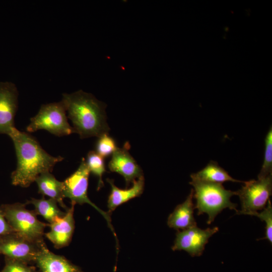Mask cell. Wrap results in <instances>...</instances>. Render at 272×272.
I'll return each instance as SVG.
<instances>
[{"instance_id": "cell-6", "label": "cell", "mask_w": 272, "mask_h": 272, "mask_svg": "<svg viewBox=\"0 0 272 272\" xmlns=\"http://www.w3.org/2000/svg\"><path fill=\"white\" fill-rule=\"evenodd\" d=\"M241 189L236 191L241 201V210L237 214L251 215L263 210L272 193V174L258 179L244 181Z\"/></svg>"}, {"instance_id": "cell-14", "label": "cell", "mask_w": 272, "mask_h": 272, "mask_svg": "<svg viewBox=\"0 0 272 272\" xmlns=\"http://www.w3.org/2000/svg\"><path fill=\"white\" fill-rule=\"evenodd\" d=\"M193 190L192 189L186 200L177 205L168 218V226L175 230H182L196 226L193 203Z\"/></svg>"}, {"instance_id": "cell-19", "label": "cell", "mask_w": 272, "mask_h": 272, "mask_svg": "<svg viewBox=\"0 0 272 272\" xmlns=\"http://www.w3.org/2000/svg\"><path fill=\"white\" fill-rule=\"evenodd\" d=\"M86 161L90 172L93 173L98 178L97 189L99 190L103 186L102 175L106 172L105 161L103 157L95 151H90Z\"/></svg>"}, {"instance_id": "cell-5", "label": "cell", "mask_w": 272, "mask_h": 272, "mask_svg": "<svg viewBox=\"0 0 272 272\" xmlns=\"http://www.w3.org/2000/svg\"><path fill=\"white\" fill-rule=\"evenodd\" d=\"M65 107L60 101L41 105L26 127L29 132L44 129L56 136L72 134L74 130L67 120Z\"/></svg>"}, {"instance_id": "cell-9", "label": "cell", "mask_w": 272, "mask_h": 272, "mask_svg": "<svg viewBox=\"0 0 272 272\" xmlns=\"http://www.w3.org/2000/svg\"><path fill=\"white\" fill-rule=\"evenodd\" d=\"M218 231L217 227L201 229L196 226L178 230L172 249L184 250L192 257L199 256L202 255L209 238Z\"/></svg>"}, {"instance_id": "cell-12", "label": "cell", "mask_w": 272, "mask_h": 272, "mask_svg": "<svg viewBox=\"0 0 272 272\" xmlns=\"http://www.w3.org/2000/svg\"><path fill=\"white\" fill-rule=\"evenodd\" d=\"M108 168L111 172L118 173L123 177L126 186L136 178L143 175L141 167L125 147H117L112 155Z\"/></svg>"}, {"instance_id": "cell-13", "label": "cell", "mask_w": 272, "mask_h": 272, "mask_svg": "<svg viewBox=\"0 0 272 272\" xmlns=\"http://www.w3.org/2000/svg\"><path fill=\"white\" fill-rule=\"evenodd\" d=\"M34 263L39 272H83L64 256L50 251L45 242L42 244Z\"/></svg>"}, {"instance_id": "cell-8", "label": "cell", "mask_w": 272, "mask_h": 272, "mask_svg": "<svg viewBox=\"0 0 272 272\" xmlns=\"http://www.w3.org/2000/svg\"><path fill=\"white\" fill-rule=\"evenodd\" d=\"M44 240L36 242L28 239L16 232L0 236V254L5 257L34 263Z\"/></svg>"}, {"instance_id": "cell-18", "label": "cell", "mask_w": 272, "mask_h": 272, "mask_svg": "<svg viewBox=\"0 0 272 272\" xmlns=\"http://www.w3.org/2000/svg\"><path fill=\"white\" fill-rule=\"evenodd\" d=\"M25 203L32 205L36 215L42 216L49 224L55 219L63 217L65 214V212L59 209L55 200L50 198L45 199L44 196L40 199L32 198Z\"/></svg>"}, {"instance_id": "cell-2", "label": "cell", "mask_w": 272, "mask_h": 272, "mask_svg": "<svg viewBox=\"0 0 272 272\" xmlns=\"http://www.w3.org/2000/svg\"><path fill=\"white\" fill-rule=\"evenodd\" d=\"M61 101L72 122L74 132L81 138L99 137L108 131L105 105L92 94L82 90L64 93Z\"/></svg>"}, {"instance_id": "cell-15", "label": "cell", "mask_w": 272, "mask_h": 272, "mask_svg": "<svg viewBox=\"0 0 272 272\" xmlns=\"http://www.w3.org/2000/svg\"><path fill=\"white\" fill-rule=\"evenodd\" d=\"M107 181L111 186V192L107 200V207L110 212L113 211L122 203L139 196L144 189L145 179L143 175L134 180L132 186L128 189L118 188L111 179H107Z\"/></svg>"}, {"instance_id": "cell-4", "label": "cell", "mask_w": 272, "mask_h": 272, "mask_svg": "<svg viewBox=\"0 0 272 272\" xmlns=\"http://www.w3.org/2000/svg\"><path fill=\"white\" fill-rule=\"evenodd\" d=\"M26 205V203L16 202L3 204L0 208L15 232L32 241H42L45 228L48 224L39 221L35 211L28 210Z\"/></svg>"}, {"instance_id": "cell-22", "label": "cell", "mask_w": 272, "mask_h": 272, "mask_svg": "<svg viewBox=\"0 0 272 272\" xmlns=\"http://www.w3.org/2000/svg\"><path fill=\"white\" fill-rule=\"evenodd\" d=\"M5 262L0 272H39L35 266L24 261L5 257Z\"/></svg>"}, {"instance_id": "cell-17", "label": "cell", "mask_w": 272, "mask_h": 272, "mask_svg": "<svg viewBox=\"0 0 272 272\" xmlns=\"http://www.w3.org/2000/svg\"><path fill=\"white\" fill-rule=\"evenodd\" d=\"M190 177L191 179L214 183L222 184L227 181L244 182L232 178L217 162L213 161L201 170L191 174Z\"/></svg>"}, {"instance_id": "cell-16", "label": "cell", "mask_w": 272, "mask_h": 272, "mask_svg": "<svg viewBox=\"0 0 272 272\" xmlns=\"http://www.w3.org/2000/svg\"><path fill=\"white\" fill-rule=\"evenodd\" d=\"M38 193L55 200L65 210L69 208L63 202V181H58L50 172L40 174L35 180Z\"/></svg>"}, {"instance_id": "cell-11", "label": "cell", "mask_w": 272, "mask_h": 272, "mask_svg": "<svg viewBox=\"0 0 272 272\" xmlns=\"http://www.w3.org/2000/svg\"><path fill=\"white\" fill-rule=\"evenodd\" d=\"M71 205L63 217L57 218L48 224L50 231L45 235L55 248L66 246L71 241L75 229L74 212L75 206L73 203Z\"/></svg>"}, {"instance_id": "cell-20", "label": "cell", "mask_w": 272, "mask_h": 272, "mask_svg": "<svg viewBox=\"0 0 272 272\" xmlns=\"http://www.w3.org/2000/svg\"><path fill=\"white\" fill-rule=\"evenodd\" d=\"M263 162L258 179L272 174V127L270 126L265 138Z\"/></svg>"}, {"instance_id": "cell-10", "label": "cell", "mask_w": 272, "mask_h": 272, "mask_svg": "<svg viewBox=\"0 0 272 272\" xmlns=\"http://www.w3.org/2000/svg\"><path fill=\"white\" fill-rule=\"evenodd\" d=\"M19 92L15 84L0 82V134L8 135L15 128V117L18 108Z\"/></svg>"}, {"instance_id": "cell-3", "label": "cell", "mask_w": 272, "mask_h": 272, "mask_svg": "<svg viewBox=\"0 0 272 272\" xmlns=\"http://www.w3.org/2000/svg\"><path fill=\"white\" fill-rule=\"evenodd\" d=\"M193 188V197L196 200L194 209L197 215H208L207 224H211L224 209L229 208L237 212V204L231 201L236 191L226 189L222 184L203 182L191 179L189 182Z\"/></svg>"}, {"instance_id": "cell-23", "label": "cell", "mask_w": 272, "mask_h": 272, "mask_svg": "<svg viewBox=\"0 0 272 272\" xmlns=\"http://www.w3.org/2000/svg\"><path fill=\"white\" fill-rule=\"evenodd\" d=\"M251 216H255L258 217L261 221L265 222L266 224L265 226V236L262 238L258 239L263 240L267 239L271 244L272 243V206L270 199L267 201V206L263 210L262 212L258 213L255 212L251 215Z\"/></svg>"}, {"instance_id": "cell-7", "label": "cell", "mask_w": 272, "mask_h": 272, "mask_svg": "<svg viewBox=\"0 0 272 272\" xmlns=\"http://www.w3.org/2000/svg\"><path fill=\"white\" fill-rule=\"evenodd\" d=\"M90 173L86 161L83 158L77 170L63 181V196L64 198H69L71 203H88L92 206L106 219L109 227L115 235L108 214L99 209L88 197L87 191Z\"/></svg>"}, {"instance_id": "cell-1", "label": "cell", "mask_w": 272, "mask_h": 272, "mask_svg": "<svg viewBox=\"0 0 272 272\" xmlns=\"http://www.w3.org/2000/svg\"><path fill=\"white\" fill-rule=\"evenodd\" d=\"M9 136L15 147L17 164L11 175L13 185L29 187L41 173L51 172L55 164L63 160L47 153L37 141L28 133L14 128Z\"/></svg>"}, {"instance_id": "cell-24", "label": "cell", "mask_w": 272, "mask_h": 272, "mask_svg": "<svg viewBox=\"0 0 272 272\" xmlns=\"http://www.w3.org/2000/svg\"><path fill=\"white\" fill-rule=\"evenodd\" d=\"M12 232H15L8 223L0 208V236Z\"/></svg>"}, {"instance_id": "cell-21", "label": "cell", "mask_w": 272, "mask_h": 272, "mask_svg": "<svg viewBox=\"0 0 272 272\" xmlns=\"http://www.w3.org/2000/svg\"><path fill=\"white\" fill-rule=\"evenodd\" d=\"M117 148L114 140L107 133L98 137L95 145V152L103 158L109 157L113 154Z\"/></svg>"}]
</instances>
